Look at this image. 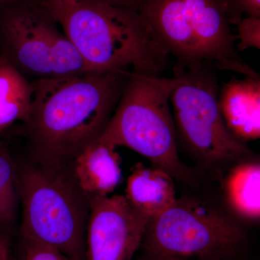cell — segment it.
I'll list each match as a JSON object with an SVG mask.
<instances>
[{"label": "cell", "instance_id": "603a6c76", "mask_svg": "<svg viewBox=\"0 0 260 260\" xmlns=\"http://www.w3.org/2000/svg\"><path fill=\"white\" fill-rule=\"evenodd\" d=\"M219 260H245L241 258L240 256H237V257L229 258V259H219Z\"/></svg>", "mask_w": 260, "mask_h": 260}, {"label": "cell", "instance_id": "52a82bcc", "mask_svg": "<svg viewBox=\"0 0 260 260\" xmlns=\"http://www.w3.org/2000/svg\"><path fill=\"white\" fill-rule=\"evenodd\" d=\"M245 242L244 229L230 217L180 198L148 220L140 249L143 260H219L239 256Z\"/></svg>", "mask_w": 260, "mask_h": 260}, {"label": "cell", "instance_id": "d6986e66", "mask_svg": "<svg viewBox=\"0 0 260 260\" xmlns=\"http://www.w3.org/2000/svg\"><path fill=\"white\" fill-rule=\"evenodd\" d=\"M43 1L56 22L59 24L67 13L77 3L83 0H43Z\"/></svg>", "mask_w": 260, "mask_h": 260}, {"label": "cell", "instance_id": "9c48e42d", "mask_svg": "<svg viewBox=\"0 0 260 260\" xmlns=\"http://www.w3.org/2000/svg\"><path fill=\"white\" fill-rule=\"evenodd\" d=\"M88 260H133L148 219L132 208L124 195L88 198Z\"/></svg>", "mask_w": 260, "mask_h": 260}, {"label": "cell", "instance_id": "3957f363", "mask_svg": "<svg viewBox=\"0 0 260 260\" xmlns=\"http://www.w3.org/2000/svg\"><path fill=\"white\" fill-rule=\"evenodd\" d=\"M138 11L169 56L174 68L210 64L245 76L260 77L236 48L224 0H142Z\"/></svg>", "mask_w": 260, "mask_h": 260}, {"label": "cell", "instance_id": "5bb4252c", "mask_svg": "<svg viewBox=\"0 0 260 260\" xmlns=\"http://www.w3.org/2000/svg\"><path fill=\"white\" fill-rule=\"evenodd\" d=\"M31 81L0 57V133L16 121H26L32 100Z\"/></svg>", "mask_w": 260, "mask_h": 260}, {"label": "cell", "instance_id": "8fae6325", "mask_svg": "<svg viewBox=\"0 0 260 260\" xmlns=\"http://www.w3.org/2000/svg\"><path fill=\"white\" fill-rule=\"evenodd\" d=\"M116 148L98 140L73 160L75 180L88 198L109 196L120 183L121 158Z\"/></svg>", "mask_w": 260, "mask_h": 260}, {"label": "cell", "instance_id": "6da1fadb", "mask_svg": "<svg viewBox=\"0 0 260 260\" xmlns=\"http://www.w3.org/2000/svg\"><path fill=\"white\" fill-rule=\"evenodd\" d=\"M130 70L30 80L24 133L34 161L66 169L102 136L124 92Z\"/></svg>", "mask_w": 260, "mask_h": 260}, {"label": "cell", "instance_id": "7a4b0ae2", "mask_svg": "<svg viewBox=\"0 0 260 260\" xmlns=\"http://www.w3.org/2000/svg\"><path fill=\"white\" fill-rule=\"evenodd\" d=\"M59 25L88 73L127 69L161 75L169 55L137 10L80 2Z\"/></svg>", "mask_w": 260, "mask_h": 260}, {"label": "cell", "instance_id": "44dd1931", "mask_svg": "<svg viewBox=\"0 0 260 260\" xmlns=\"http://www.w3.org/2000/svg\"><path fill=\"white\" fill-rule=\"evenodd\" d=\"M0 260H12L8 238L0 236Z\"/></svg>", "mask_w": 260, "mask_h": 260}, {"label": "cell", "instance_id": "e0dca14e", "mask_svg": "<svg viewBox=\"0 0 260 260\" xmlns=\"http://www.w3.org/2000/svg\"><path fill=\"white\" fill-rule=\"evenodd\" d=\"M226 7L228 19L230 25H237L243 18L247 17L260 18V0H224Z\"/></svg>", "mask_w": 260, "mask_h": 260}, {"label": "cell", "instance_id": "9a60e30c", "mask_svg": "<svg viewBox=\"0 0 260 260\" xmlns=\"http://www.w3.org/2000/svg\"><path fill=\"white\" fill-rule=\"evenodd\" d=\"M17 173L8 145L0 141V228H8L17 210Z\"/></svg>", "mask_w": 260, "mask_h": 260}, {"label": "cell", "instance_id": "ac0fdd59", "mask_svg": "<svg viewBox=\"0 0 260 260\" xmlns=\"http://www.w3.org/2000/svg\"><path fill=\"white\" fill-rule=\"evenodd\" d=\"M25 260H70L62 253L42 243L24 240Z\"/></svg>", "mask_w": 260, "mask_h": 260}, {"label": "cell", "instance_id": "277c9868", "mask_svg": "<svg viewBox=\"0 0 260 260\" xmlns=\"http://www.w3.org/2000/svg\"><path fill=\"white\" fill-rule=\"evenodd\" d=\"M172 78L131 70L125 88L99 140L125 147L174 179L193 185L195 178L178 152L169 96Z\"/></svg>", "mask_w": 260, "mask_h": 260}, {"label": "cell", "instance_id": "30bf717a", "mask_svg": "<svg viewBox=\"0 0 260 260\" xmlns=\"http://www.w3.org/2000/svg\"><path fill=\"white\" fill-rule=\"evenodd\" d=\"M218 107L228 129L242 143L260 137V77L233 78L220 86Z\"/></svg>", "mask_w": 260, "mask_h": 260}, {"label": "cell", "instance_id": "5b68a950", "mask_svg": "<svg viewBox=\"0 0 260 260\" xmlns=\"http://www.w3.org/2000/svg\"><path fill=\"white\" fill-rule=\"evenodd\" d=\"M169 96L178 146L205 170L220 176L252 152L228 129L218 107V84L210 64L173 68Z\"/></svg>", "mask_w": 260, "mask_h": 260}, {"label": "cell", "instance_id": "ffe728a7", "mask_svg": "<svg viewBox=\"0 0 260 260\" xmlns=\"http://www.w3.org/2000/svg\"><path fill=\"white\" fill-rule=\"evenodd\" d=\"M84 1V0H83ZM126 9L138 10L142 0H89Z\"/></svg>", "mask_w": 260, "mask_h": 260}, {"label": "cell", "instance_id": "4fadbf2b", "mask_svg": "<svg viewBox=\"0 0 260 260\" xmlns=\"http://www.w3.org/2000/svg\"><path fill=\"white\" fill-rule=\"evenodd\" d=\"M224 190L228 205L236 215L250 221L260 217V164L246 159L227 170Z\"/></svg>", "mask_w": 260, "mask_h": 260}, {"label": "cell", "instance_id": "ba28073f", "mask_svg": "<svg viewBox=\"0 0 260 260\" xmlns=\"http://www.w3.org/2000/svg\"><path fill=\"white\" fill-rule=\"evenodd\" d=\"M43 0L0 7V50L29 80L88 73L79 53Z\"/></svg>", "mask_w": 260, "mask_h": 260}, {"label": "cell", "instance_id": "7402d4cb", "mask_svg": "<svg viewBox=\"0 0 260 260\" xmlns=\"http://www.w3.org/2000/svg\"><path fill=\"white\" fill-rule=\"evenodd\" d=\"M20 1H23V0H0V7L13 4V3H18V2Z\"/></svg>", "mask_w": 260, "mask_h": 260}, {"label": "cell", "instance_id": "7c38bea8", "mask_svg": "<svg viewBox=\"0 0 260 260\" xmlns=\"http://www.w3.org/2000/svg\"><path fill=\"white\" fill-rule=\"evenodd\" d=\"M124 196L133 209L148 220L168 209L178 198L174 179L170 174L142 162L132 169Z\"/></svg>", "mask_w": 260, "mask_h": 260}, {"label": "cell", "instance_id": "8992f818", "mask_svg": "<svg viewBox=\"0 0 260 260\" xmlns=\"http://www.w3.org/2000/svg\"><path fill=\"white\" fill-rule=\"evenodd\" d=\"M23 240L52 246L70 260H85L89 200L65 169L34 162L19 178Z\"/></svg>", "mask_w": 260, "mask_h": 260}, {"label": "cell", "instance_id": "2e32d148", "mask_svg": "<svg viewBox=\"0 0 260 260\" xmlns=\"http://www.w3.org/2000/svg\"><path fill=\"white\" fill-rule=\"evenodd\" d=\"M237 51L249 48L260 49V18L247 17L242 18L237 24V34H235Z\"/></svg>", "mask_w": 260, "mask_h": 260}, {"label": "cell", "instance_id": "cb8c5ba5", "mask_svg": "<svg viewBox=\"0 0 260 260\" xmlns=\"http://www.w3.org/2000/svg\"><path fill=\"white\" fill-rule=\"evenodd\" d=\"M2 54H1V50H0V57H1Z\"/></svg>", "mask_w": 260, "mask_h": 260}]
</instances>
